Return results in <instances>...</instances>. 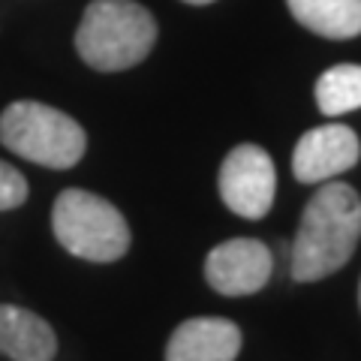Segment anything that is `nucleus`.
<instances>
[{
  "mask_svg": "<svg viewBox=\"0 0 361 361\" xmlns=\"http://www.w3.org/2000/svg\"><path fill=\"white\" fill-rule=\"evenodd\" d=\"M361 241V199L349 184L331 180L319 187L301 214L292 244V277L313 283L341 271Z\"/></svg>",
  "mask_w": 361,
  "mask_h": 361,
  "instance_id": "1",
  "label": "nucleus"
},
{
  "mask_svg": "<svg viewBox=\"0 0 361 361\" xmlns=\"http://www.w3.org/2000/svg\"><path fill=\"white\" fill-rule=\"evenodd\" d=\"M157 42L154 16L135 0H94L75 30V51L99 73L142 63Z\"/></svg>",
  "mask_w": 361,
  "mask_h": 361,
  "instance_id": "2",
  "label": "nucleus"
},
{
  "mask_svg": "<svg viewBox=\"0 0 361 361\" xmlns=\"http://www.w3.org/2000/svg\"><path fill=\"white\" fill-rule=\"evenodd\" d=\"M0 142L25 160L49 169H70L85 157L82 123L37 99H18L0 115Z\"/></svg>",
  "mask_w": 361,
  "mask_h": 361,
  "instance_id": "3",
  "label": "nucleus"
},
{
  "mask_svg": "<svg viewBox=\"0 0 361 361\" xmlns=\"http://www.w3.org/2000/svg\"><path fill=\"white\" fill-rule=\"evenodd\" d=\"M51 229L66 253L87 262H115L130 250V226L109 199L63 190L51 208Z\"/></svg>",
  "mask_w": 361,
  "mask_h": 361,
  "instance_id": "4",
  "label": "nucleus"
},
{
  "mask_svg": "<svg viewBox=\"0 0 361 361\" xmlns=\"http://www.w3.org/2000/svg\"><path fill=\"white\" fill-rule=\"evenodd\" d=\"M277 169L259 145H238L220 166V196L238 217L259 220L274 205Z\"/></svg>",
  "mask_w": 361,
  "mask_h": 361,
  "instance_id": "5",
  "label": "nucleus"
},
{
  "mask_svg": "<svg viewBox=\"0 0 361 361\" xmlns=\"http://www.w3.org/2000/svg\"><path fill=\"white\" fill-rule=\"evenodd\" d=\"M271 277V250L259 238H232L217 244L205 259V280L229 298L253 295Z\"/></svg>",
  "mask_w": 361,
  "mask_h": 361,
  "instance_id": "6",
  "label": "nucleus"
},
{
  "mask_svg": "<svg viewBox=\"0 0 361 361\" xmlns=\"http://www.w3.org/2000/svg\"><path fill=\"white\" fill-rule=\"evenodd\" d=\"M361 157V142L355 130L343 123H325L310 133H304L295 154H292V172L301 184H322L334 175L349 172Z\"/></svg>",
  "mask_w": 361,
  "mask_h": 361,
  "instance_id": "7",
  "label": "nucleus"
},
{
  "mask_svg": "<svg viewBox=\"0 0 361 361\" xmlns=\"http://www.w3.org/2000/svg\"><path fill=\"white\" fill-rule=\"evenodd\" d=\"M241 353V329L220 316H196L180 322L169 337L166 361H235Z\"/></svg>",
  "mask_w": 361,
  "mask_h": 361,
  "instance_id": "8",
  "label": "nucleus"
},
{
  "mask_svg": "<svg viewBox=\"0 0 361 361\" xmlns=\"http://www.w3.org/2000/svg\"><path fill=\"white\" fill-rule=\"evenodd\" d=\"M58 337L39 313L0 304V355L13 361H51Z\"/></svg>",
  "mask_w": 361,
  "mask_h": 361,
  "instance_id": "9",
  "label": "nucleus"
},
{
  "mask_svg": "<svg viewBox=\"0 0 361 361\" xmlns=\"http://www.w3.org/2000/svg\"><path fill=\"white\" fill-rule=\"evenodd\" d=\"M289 13L307 30L329 39H353L361 33V0H286Z\"/></svg>",
  "mask_w": 361,
  "mask_h": 361,
  "instance_id": "10",
  "label": "nucleus"
},
{
  "mask_svg": "<svg viewBox=\"0 0 361 361\" xmlns=\"http://www.w3.org/2000/svg\"><path fill=\"white\" fill-rule=\"evenodd\" d=\"M316 106L329 118L361 109V66L337 63L331 70H325L316 82Z\"/></svg>",
  "mask_w": 361,
  "mask_h": 361,
  "instance_id": "11",
  "label": "nucleus"
},
{
  "mask_svg": "<svg viewBox=\"0 0 361 361\" xmlns=\"http://www.w3.org/2000/svg\"><path fill=\"white\" fill-rule=\"evenodd\" d=\"M27 199V180L16 166L0 160V211H13L25 205Z\"/></svg>",
  "mask_w": 361,
  "mask_h": 361,
  "instance_id": "12",
  "label": "nucleus"
},
{
  "mask_svg": "<svg viewBox=\"0 0 361 361\" xmlns=\"http://www.w3.org/2000/svg\"><path fill=\"white\" fill-rule=\"evenodd\" d=\"M184 4H193V6H205V4H214V0H184Z\"/></svg>",
  "mask_w": 361,
  "mask_h": 361,
  "instance_id": "13",
  "label": "nucleus"
},
{
  "mask_svg": "<svg viewBox=\"0 0 361 361\" xmlns=\"http://www.w3.org/2000/svg\"><path fill=\"white\" fill-rule=\"evenodd\" d=\"M358 304H361V286H358Z\"/></svg>",
  "mask_w": 361,
  "mask_h": 361,
  "instance_id": "14",
  "label": "nucleus"
}]
</instances>
